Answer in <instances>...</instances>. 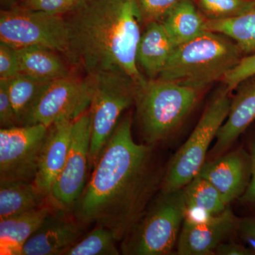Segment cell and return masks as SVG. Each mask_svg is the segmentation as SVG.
Segmentation results:
<instances>
[{"instance_id":"10","label":"cell","mask_w":255,"mask_h":255,"mask_svg":"<svg viewBox=\"0 0 255 255\" xmlns=\"http://www.w3.org/2000/svg\"><path fill=\"white\" fill-rule=\"evenodd\" d=\"M48 128L41 124L0 129V180L33 182Z\"/></svg>"},{"instance_id":"34","label":"cell","mask_w":255,"mask_h":255,"mask_svg":"<svg viewBox=\"0 0 255 255\" xmlns=\"http://www.w3.org/2000/svg\"><path fill=\"white\" fill-rule=\"evenodd\" d=\"M214 255H254L255 253L248 246L236 243H221L215 251Z\"/></svg>"},{"instance_id":"21","label":"cell","mask_w":255,"mask_h":255,"mask_svg":"<svg viewBox=\"0 0 255 255\" xmlns=\"http://www.w3.org/2000/svg\"><path fill=\"white\" fill-rule=\"evenodd\" d=\"M207 18L195 0H182L161 21L176 46L194 39L206 30Z\"/></svg>"},{"instance_id":"27","label":"cell","mask_w":255,"mask_h":255,"mask_svg":"<svg viewBox=\"0 0 255 255\" xmlns=\"http://www.w3.org/2000/svg\"><path fill=\"white\" fill-rule=\"evenodd\" d=\"M143 24L161 22L169 11L182 0H135Z\"/></svg>"},{"instance_id":"17","label":"cell","mask_w":255,"mask_h":255,"mask_svg":"<svg viewBox=\"0 0 255 255\" xmlns=\"http://www.w3.org/2000/svg\"><path fill=\"white\" fill-rule=\"evenodd\" d=\"M145 26L137 45V63L149 80H155L160 76L176 46L162 23H147Z\"/></svg>"},{"instance_id":"7","label":"cell","mask_w":255,"mask_h":255,"mask_svg":"<svg viewBox=\"0 0 255 255\" xmlns=\"http://www.w3.org/2000/svg\"><path fill=\"white\" fill-rule=\"evenodd\" d=\"M230 93L224 86L206 107L190 136L171 161L162 179L161 191L182 189L199 174L206 161L210 145L229 113Z\"/></svg>"},{"instance_id":"1","label":"cell","mask_w":255,"mask_h":255,"mask_svg":"<svg viewBox=\"0 0 255 255\" xmlns=\"http://www.w3.org/2000/svg\"><path fill=\"white\" fill-rule=\"evenodd\" d=\"M153 147L133 140L130 114L122 118L74 206L75 218L108 228L122 241L161 187Z\"/></svg>"},{"instance_id":"18","label":"cell","mask_w":255,"mask_h":255,"mask_svg":"<svg viewBox=\"0 0 255 255\" xmlns=\"http://www.w3.org/2000/svg\"><path fill=\"white\" fill-rule=\"evenodd\" d=\"M55 209L50 202L24 214L0 220V254L21 255L25 243Z\"/></svg>"},{"instance_id":"3","label":"cell","mask_w":255,"mask_h":255,"mask_svg":"<svg viewBox=\"0 0 255 255\" xmlns=\"http://www.w3.org/2000/svg\"><path fill=\"white\" fill-rule=\"evenodd\" d=\"M244 56L232 38L207 30L176 46L158 79L202 92L214 82L222 81Z\"/></svg>"},{"instance_id":"5","label":"cell","mask_w":255,"mask_h":255,"mask_svg":"<svg viewBox=\"0 0 255 255\" xmlns=\"http://www.w3.org/2000/svg\"><path fill=\"white\" fill-rule=\"evenodd\" d=\"M187 208L184 189L161 191L131 231L121 241L125 255H166L177 246Z\"/></svg>"},{"instance_id":"23","label":"cell","mask_w":255,"mask_h":255,"mask_svg":"<svg viewBox=\"0 0 255 255\" xmlns=\"http://www.w3.org/2000/svg\"><path fill=\"white\" fill-rule=\"evenodd\" d=\"M206 29L232 38L245 55L255 53V5L251 11L238 17L225 20L207 19Z\"/></svg>"},{"instance_id":"12","label":"cell","mask_w":255,"mask_h":255,"mask_svg":"<svg viewBox=\"0 0 255 255\" xmlns=\"http://www.w3.org/2000/svg\"><path fill=\"white\" fill-rule=\"evenodd\" d=\"M239 221L229 207L202 219L185 218L176 246L177 255H214L219 245L238 233Z\"/></svg>"},{"instance_id":"8","label":"cell","mask_w":255,"mask_h":255,"mask_svg":"<svg viewBox=\"0 0 255 255\" xmlns=\"http://www.w3.org/2000/svg\"><path fill=\"white\" fill-rule=\"evenodd\" d=\"M0 42L13 48L41 46L64 56L68 49L65 17L14 5L1 10Z\"/></svg>"},{"instance_id":"13","label":"cell","mask_w":255,"mask_h":255,"mask_svg":"<svg viewBox=\"0 0 255 255\" xmlns=\"http://www.w3.org/2000/svg\"><path fill=\"white\" fill-rule=\"evenodd\" d=\"M85 227L73 211L55 208L25 243L20 255H64L82 237Z\"/></svg>"},{"instance_id":"2","label":"cell","mask_w":255,"mask_h":255,"mask_svg":"<svg viewBox=\"0 0 255 255\" xmlns=\"http://www.w3.org/2000/svg\"><path fill=\"white\" fill-rule=\"evenodd\" d=\"M68 28L65 60L91 76L121 70L138 86L147 79L137 63L142 21L135 0H82L64 16Z\"/></svg>"},{"instance_id":"36","label":"cell","mask_w":255,"mask_h":255,"mask_svg":"<svg viewBox=\"0 0 255 255\" xmlns=\"http://www.w3.org/2000/svg\"><path fill=\"white\" fill-rule=\"evenodd\" d=\"M18 1H20V0H17V3H18Z\"/></svg>"},{"instance_id":"19","label":"cell","mask_w":255,"mask_h":255,"mask_svg":"<svg viewBox=\"0 0 255 255\" xmlns=\"http://www.w3.org/2000/svg\"><path fill=\"white\" fill-rule=\"evenodd\" d=\"M20 74L43 82H50L71 75L68 64L58 52L41 46L18 48Z\"/></svg>"},{"instance_id":"30","label":"cell","mask_w":255,"mask_h":255,"mask_svg":"<svg viewBox=\"0 0 255 255\" xmlns=\"http://www.w3.org/2000/svg\"><path fill=\"white\" fill-rule=\"evenodd\" d=\"M19 74L16 48L0 42V80H9Z\"/></svg>"},{"instance_id":"26","label":"cell","mask_w":255,"mask_h":255,"mask_svg":"<svg viewBox=\"0 0 255 255\" xmlns=\"http://www.w3.org/2000/svg\"><path fill=\"white\" fill-rule=\"evenodd\" d=\"M198 7L209 20L238 17L251 11L255 0H195Z\"/></svg>"},{"instance_id":"31","label":"cell","mask_w":255,"mask_h":255,"mask_svg":"<svg viewBox=\"0 0 255 255\" xmlns=\"http://www.w3.org/2000/svg\"><path fill=\"white\" fill-rule=\"evenodd\" d=\"M0 126L1 128L19 126L10 100L6 80H0Z\"/></svg>"},{"instance_id":"24","label":"cell","mask_w":255,"mask_h":255,"mask_svg":"<svg viewBox=\"0 0 255 255\" xmlns=\"http://www.w3.org/2000/svg\"><path fill=\"white\" fill-rule=\"evenodd\" d=\"M46 82H48L41 81L23 74L7 80L8 92L18 125L22 124L23 119Z\"/></svg>"},{"instance_id":"33","label":"cell","mask_w":255,"mask_h":255,"mask_svg":"<svg viewBox=\"0 0 255 255\" xmlns=\"http://www.w3.org/2000/svg\"><path fill=\"white\" fill-rule=\"evenodd\" d=\"M249 152L252 158L251 182L243 195L240 198V200L245 204H255V140L251 142Z\"/></svg>"},{"instance_id":"35","label":"cell","mask_w":255,"mask_h":255,"mask_svg":"<svg viewBox=\"0 0 255 255\" xmlns=\"http://www.w3.org/2000/svg\"><path fill=\"white\" fill-rule=\"evenodd\" d=\"M1 4H7V8L11 7L17 4V0H1Z\"/></svg>"},{"instance_id":"15","label":"cell","mask_w":255,"mask_h":255,"mask_svg":"<svg viewBox=\"0 0 255 255\" xmlns=\"http://www.w3.org/2000/svg\"><path fill=\"white\" fill-rule=\"evenodd\" d=\"M231 99L227 118L220 128L210 158L227 152L236 140L255 121V75L242 82Z\"/></svg>"},{"instance_id":"28","label":"cell","mask_w":255,"mask_h":255,"mask_svg":"<svg viewBox=\"0 0 255 255\" xmlns=\"http://www.w3.org/2000/svg\"><path fill=\"white\" fill-rule=\"evenodd\" d=\"M82 0H20L17 5L47 14L65 16L75 9Z\"/></svg>"},{"instance_id":"14","label":"cell","mask_w":255,"mask_h":255,"mask_svg":"<svg viewBox=\"0 0 255 255\" xmlns=\"http://www.w3.org/2000/svg\"><path fill=\"white\" fill-rule=\"evenodd\" d=\"M197 175L211 183L228 204L244 194L251 182L252 158L245 149L225 152L206 160Z\"/></svg>"},{"instance_id":"29","label":"cell","mask_w":255,"mask_h":255,"mask_svg":"<svg viewBox=\"0 0 255 255\" xmlns=\"http://www.w3.org/2000/svg\"><path fill=\"white\" fill-rule=\"evenodd\" d=\"M255 75V53L245 55L224 77L222 81L230 92L236 90L246 79Z\"/></svg>"},{"instance_id":"25","label":"cell","mask_w":255,"mask_h":255,"mask_svg":"<svg viewBox=\"0 0 255 255\" xmlns=\"http://www.w3.org/2000/svg\"><path fill=\"white\" fill-rule=\"evenodd\" d=\"M113 233L102 226H95L92 231L82 236L64 255H119Z\"/></svg>"},{"instance_id":"16","label":"cell","mask_w":255,"mask_h":255,"mask_svg":"<svg viewBox=\"0 0 255 255\" xmlns=\"http://www.w3.org/2000/svg\"><path fill=\"white\" fill-rule=\"evenodd\" d=\"M74 121L55 122L48 127L42 147L34 184L49 196L55 181L59 177L68 157Z\"/></svg>"},{"instance_id":"4","label":"cell","mask_w":255,"mask_h":255,"mask_svg":"<svg viewBox=\"0 0 255 255\" xmlns=\"http://www.w3.org/2000/svg\"><path fill=\"white\" fill-rule=\"evenodd\" d=\"M201 92L167 80H146L135 105L142 138L154 146L168 137L197 105Z\"/></svg>"},{"instance_id":"6","label":"cell","mask_w":255,"mask_h":255,"mask_svg":"<svg viewBox=\"0 0 255 255\" xmlns=\"http://www.w3.org/2000/svg\"><path fill=\"white\" fill-rule=\"evenodd\" d=\"M90 77L93 83L88 110L90 167L93 168L122 120V114L135 105L138 85L121 70L102 72Z\"/></svg>"},{"instance_id":"20","label":"cell","mask_w":255,"mask_h":255,"mask_svg":"<svg viewBox=\"0 0 255 255\" xmlns=\"http://www.w3.org/2000/svg\"><path fill=\"white\" fill-rule=\"evenodd\" d=\"M50 203L33 182L0 180V220L24 214Z\"/></svg>"},{"instance_id":"9","label":"cell","mask_w":255,"mask_h":255,"mask_svg":"<svg viewBox=\"0 0 255 255\" xmlns=\"http://www.w3.org/2000/svg\"><path fill=\"white\" fill-rule=\"evenodd\" d=\"M92 78L71 75L48 82L32 105L21 126L41 124L50 127L59 121H75L91 104Z\"/></svg>"},{"instance_id":"32","label":"cell","mask_w":255,"mask_h":255,"mask_svg":"<svg viewBox=\"0 0 255 255\" xmlns=\"http://www.w3.org/2000/svg\"><path fill=\"white\" fill-rule=\"evenodd\" d=\"M238 234L255 253V215L240 219Z\"/></svg>"},{"instance_id":"11","label":"cell","mask_w":255,"mask_h":255,"mask_svg":"<svg viewBox=\"0 0 255 255\" xmlns=\"http://www.w3.org/2000/svg\"><path fill=\"white\" fill-rule=\"evenodd\" d=\"M90 119L88 111L73 122L68 157L55 181L49 201L56 209L73 211L86 187L90 167Z\"/></svg>"},{"instance_id":"22","label":"cell","mask_w":255,"mask_h":255,"mask_svg":"<svg viewBox=\"0 0 255 255\" xmlns=\"http://www.w3.org/2000/svg\"><path fill=\"white\" fill-rule=\"evenodd\" d=\"M187 215L199 213L204 217L216 216L229 207L224 198L207 180L196 175L184 188Z\"/></svg>"}]
</instances>
